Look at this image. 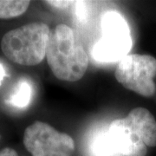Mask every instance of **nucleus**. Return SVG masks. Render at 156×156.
Masks as SVG:
<instances>
[{
	"label": "nucleus",
	"mask_w": 156,
	"mask_h": 156,
	"mask_svg": "<svg viewBox=\"0 0 156 156\" xmlns=\"http://www.w3.org/2000/svg\"><path fill=\"white\" fill-rule=\"evenodd\" d=\"M122 121L130 132L147 147H156V120L148 109L135 108Z\"/></svg>",
	"instance_id": "obj_7"
},
{
	"label": "nucleus",
	"mask_w": 156,
	"mask_h": 156,
	"mask_svg": "<svg viewBox=\"0 0 156 156\" xmlns=\"http://www.w3.org/2000/svg\"><path fill=\"white\" fill-rule=\"evenodd\" d=\"M108 135L119 156H146L147 147L124 124L122 119L114 120L108 128Z\"/></svg>",
	"instance_id": "obj_6"
},
{
	"label": "nucleus",
	"mask_w": 156,
	"mask_h": 156,
	"mask_svg": "<svg viewBox=\"0 0 156 156\" xmlns=\"http://www.w3.org/2000/svg\"><path fill=\"white\" fill-rule=\"evenodd\" d=\"M5 76H6L5 69V67H4V65L0 62V84L2 83V82H3L4 78L5 77Z\"/></svg>",
	"instance_id": "obj_12"
},
{
	"label": "nucleus",
	"mask_w": 156,
	"mask_h": 156,
	"mask_svg": "<svg viewBox=\"0 0 156 156\" xmlns=\"http://www.w3.org/2000/svg\"><path fill=\"white\" fill-rule=\"evenodd\" d=\"M32 86L27 79H21L12 90L8 101L11 106L17 108H26L32 98Z\"/></svg>",
	"instance_id": "obj_8"
},
{
	"label": "nucleus",
	"mask_w": 156,
	"mask_h": 156,
	"mask_svg": "<svg viewBox=\"0 0 156 156\" xmlns=\"http://www.w3.org/2000/svg\"><path fill=\"white\" fill-rule=\"evenodd\" d=\"M23 146L31 156H74L75 140L50 124L37 121L24 130Z\"/></svg>",
	"instance_id": "obj_5"
},
{
	"label": "nucleus",
	"mask_w": 156,
	"mask_h": 156,
	"mask_svg": "<svg viewBox=\"0 0 156 156\" xmlns=\"http://www.w3.org/2000/svg\"><path fill=\"white\" fill-rule=\"evenodd\" d=\"M47 62L57 79L76 82L89 67V56L76 32L66 24L50 30L46 50Z\"/></svg>",
	"instance_id": "obj_1"
},
{
	"label": "nucleus",
	"mask_w": 156,
	"mask_h": 156,
	"mask_svg": "<svg viewBox=\"0 0 156 156\" xmlns=\"http://www.w3.org/2000/svg\"><path fill=\"white\" fill-rule=\"evenodd\" d=\"M156 58L150 55L128 54L118 62L115 76L125 89L144 97L155 94Z\"/></svg>",
	"instance_id": "obj_4"
},
{
	"label": "nucleus",
	"mask_w": 156,
	"mask_h": 156,
	"mask_svg": "<svg viewBox=\"0 0 156 156\" xmlns=\"http://www.w3.org/2000/svg\"><path fill=\"white\" fill-rule=\"evenodd\" d=\"M0 156H20L17 151L11 147H5L0 150Z\"/></svg>",
	"instance_id": "obj_11"
},
{
	"label": "nucleus",
	"mask_w": 156,
	"mask_h": 156,
	"mask_svg": "<svg viewBox=\"0 0 156 156\" xmlns=\"http://www.w3.org/2000/svg\"><path fill=\"white\" fill-rule=\"evenodd\" d=\"M27 0H0V19H10L23 15L30 6Z\"/></svg>",
	"instance_id": "obj_9"
},
{
	"label": "nucleus",
	"mask_w": 156,
	"mask_h": 156,
	"mask_svg": "<svg viewBox=\"0 0 156 156\" xmlns=\"http://www.w3.org/2000/svg\"><path fill=\"white\" fill-rule=\"evenodd\" d=\"M50 34V28L44 23H30L5 34L1 41V50L15 63L37 65L46 56Z\"/></svg>",
	"instance_id": "obj_2"
},
{
	"label": "nucleus",
	"mask_w": 156,
	"mask_h": 156,
	"mask_svg": "<svg viewBox=\"0 0 156 156\" xmlns=\"http://www.w3.org/2000/svg\"><path fill=\"white\" fill-rule=\"evenodd\" d=\"M102 36L94 45L92 56L98 62H119L132 49V37L125 18L117 11L105 12L101 17Z\"/></svg>",
	"instance_id": "obj_3"
},
{
	"label": "nucleus",
	"mask_w": 156,
	"mask_h": 156,
	"mask_svg": "<svg viewBox=\"0 0 156 156\" xmlns=\"http://www.w3.org/2000/svg\"><path fill=\"white\" fill-rule=\"evenodd\" d=\"M47 3L50 5H53L54 7L63 9V8L68 7L73 2H70V1H48Z\"/></svg>",
	"instance_id": "obj_10"
}]
</instances>
